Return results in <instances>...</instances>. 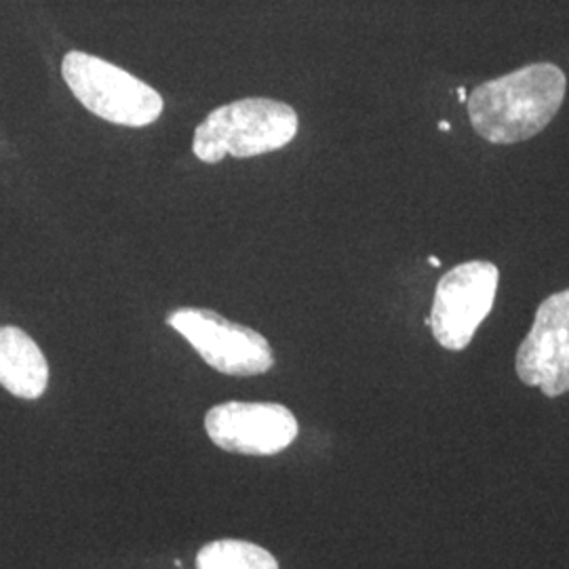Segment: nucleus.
I'll return each instance as SVG.
<instances>
[{"label":"nucleus","mask_w":569,"mask_h":569,"mask_svg":"<svg viewBox=\"0 0 569 569\" xmlns=\"http://www.w3.org/2000/svg\"><path fill=\"white\" fill-rule=\"evenodd\" d=\"M568 91L563 70L549 61L529 63L479 84L468 96L475 131L491 143H519L538 136L557 117Z\"/></svg>","instance_id":"f257e3e1"},{"label":"nucleus","mask_w":569,"mask_h":569,"mask_svg":"<svg viewBox=\"0 0 569 569\" xmlns=\"http://www.w3.org/2000/svg\"><path fill=\"white\" fill-rule=\"evenodd\" d=\"M61 74L74 98L103 121L146 127L163 114L161 93L110 61L70 51L61 63Z\"/></svg>","instance_id":"7ed1b4c3"},{"label":"nucleus","mask_w":569,"mask_h":569,"mask_svg":"<svg viewBox=\"0 0 569 569\" xmlns=\"http://www.w3.org/2000/svg\"><path fill=\"white\" fill-rule=\"evenodd\" d=\"M441 131H449V124L446 121H441Z\"/></svg>","instance_id":"f8f14e48"},{"label":"nucleus","mask_w":569,"mask_h":569,"mask_svg":"<svg viewBox=\"0 0 569 569\" xmlns=\"http://www.w3.org/2000/svg\"><path fill=\"white\" fill-rule=\"evenodd\" d=\"M458 100H460V102H467V91H465V89H458Z\"/></svg>","instance_id":"9d476101"},{"label":"nucleus","mask_w":569,"mask_h":569,"mask_svg":"<svg viewBox=\"0 0 569 569\" xmlns=\"http://www.w3.org/2000/svg\"><path fill=\"white\" fill-rule=\"evenodd\" d=\"M515 369L526 387L555 399L569 392V289L552 293L536 310Z\"/></svg>","instance_id":"423d86ee"},{"label":"nucleus","mask_w":569,"mask_h":569,"mask_svg":"<svg viewBox=\"0 0 569 569\" xmlns=\"http://www.w3.org/2000/svg\"><path fill=\"white\" fill-rule=\"evenodd\" d=\"M49 385V366L37 342L18 327H0V387L34 401Z\"/></svg>","instance_id":"6e6552de"},{"label":"nucleus","mask_w":569,"mask_h":569,"mask_svg":"<svg viewBox=\"0 0 569 569\" xmlns=\"http://www.w3.org/2000/svg\"><path fill=\"white\" fill-rule=\"evenodd\" d=\"M167 326L183 336L203 357L204 363L226 376H262L274 366V355L262 333L239 326L204 308H178Z\"/></svg>","instance_id":"20e7f679"},{"label":"nucleus","mask_w":569,"mask_h":569,"mask_svg":"<svg viewBox=\"0 0 569 569\" xmlns=\"http://www.w3.org/2000/svg\"><path fill=\"white\" fill-rule=\"evenodd\" d=\"M428 264L435 266V268H439V266H441V262H439L437 258H430V260H428Z\"/></svg>","instance_id":"9b49d317"},{"label":"nucleus","mask_w":569,"mask_h":569,"mask_svg":"<svg viewBox=\"0 0 569 569\" xmlns=\"http://www.w3.org/2000/svg\"><path fill=\"white\" fill-rule=\"evenodd\" d=\"M298 114L291 106L268 98H244L216 108L192 140L199 161L216 164L224 157L251 159L281 150L298 136Z\"/></svg>","instance_id":"f03ea898"},{"label":"nucleus","mask_w":569,"mask_h":569,"mask_svg":"<svg viewBox=\"0 0 569 569\" xmlns=\"http://www.w3.org/2000/svg\"><path fill=\"white\" fill-rule=\"evenodd\" d=\"M204 430L230 453L274 456L296 441L298 420L279 403L228 401L207 411Z\"/></svg>","instance_id":"0eeeda50"},{"label":"nucleus","mask_w":569,"mask_h":569,"mask_svg":"<svg viewBox=\"0 0 569 569\" xmlns=\"http://www.w3.org/2000/svg\"><path fill=\"white\" fill-rule=\"evenodd\" d=\"M500 270L491 262H465L451 268L437 284L427 323L439 345L448 350H465L479 326L488 319Z\"/></svg>","instance_id":"39448f33"},{"label":"nucleus","mask_w":569,"mask_h":569,"mask_svg":"<svg viewBox=\"0 0 569 569\" xmlns=\"http://www.w3.org/2000/svg\"><path fill=\"white\" fill-rule=\"evenodd\" d=\"M197 569H279L272 552L244 540H216L197 555Z\"/></svg>","instance_id":"1a4fd4ad"}]
</instances>
